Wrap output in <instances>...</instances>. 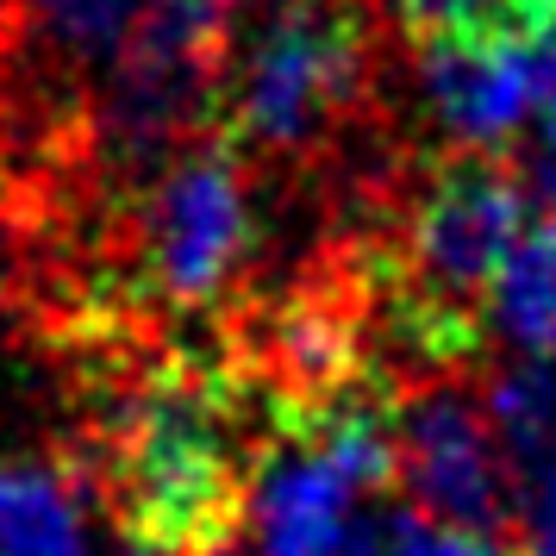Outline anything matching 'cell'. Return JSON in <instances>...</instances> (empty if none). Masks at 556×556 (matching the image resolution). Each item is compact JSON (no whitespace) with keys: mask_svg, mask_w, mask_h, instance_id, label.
I'll use <instances>...</instances> for the list:
<instances>
[{"mask_svg":"<svg viewBox=\"0 0 556 556\" xmlns=\"http://www.w3.org/2000/svg\"><path fill=\"white\" fill-rule=\"evenodd\" d=\"M106 494L126 538L156 556H201L226 544L244 513V456L231 394L201 369L138 381L106 426Z\"/></svg>","mask_w":556,"mask_h":556,"instance_id":"cell-1","label":"cell"},{"mask_svg":"<svg viewBox=\"0 0 556 556\" xmlns=\"http://www.w3.org/2000/svg\"><path fill=\"white\" fill-rule=\"evenodd\" d=\"M531 219V188L519 169L488 156L438 163L406 213V338L426 363H456L476 344V306L494 294L506 256Z\"/></svg>","mask_w":556,"mask_h":556,"instance_id":"cell-2","label":"cell"},{"mask_svg":"<svg viewBox=\"0 0 556 556\" xmlns=\"http://www.w3.org/2000/svg\"><path fill=\"white\" fill-rule=\"evenodd\" d=\"M394 481V413L363 388L301 413L294 438L251 469V556H363L376 501Z\"/></svg>","mask_w":556,"mask_h":556,"instance_id":"cell-3","label":"cell"},{"mask_svg":"<svg viewBox=\"0 0 556 556\" xmlns=\"http://www.w3.org/2000/svg\"><path fill=\"white\" fill-rule=\"evenodd\" d=\"M363 88H369V26L351 7L306 0L263 20L226 63L219 119L244 151L294 156L326 144L363 101Z\"/></svg>","mask_w":556,"mask_h":556,"instance_id":"cell-4","label":"cell"},{"mask_svg":"<svg viewBox=\"0 0 556 556\" xmlns=\"http://www.w3.org/2000/svg\"><path fill=\"white\" fill-rule=\"evenodd\" d=\"M226 0H151L106 63V94L94 138L119 156V169H151L163 151L194 144V131L219 113L231 63Z\"/></svg>","mask_w":556,"mask_h":556,"instance_id":"cell-5","label":"cell"},{"mask_svg":"<svg viewBox=\"0 0 556 556\" xmlns=\"http://www.w3.org/2000/svg\"><path fill=\"white\" fill-rule=\"evenodd\" d=\"M256 213L231 144H194L163 163L131 206V269L163 306H213L251 263Z\"/></svg>","mask_w":556,"mask_h":556,"instance_id":"cell-6","label":"cell"},{"mask_svg":"<svg viewBox=\"0 0 556 556\" xmlns=\"http://www.w3.org/2000/svg\"><path fill=\"white\" fill-rule=\"evenodd\" d=\"M394 476L438 526L494 538L513 519L506 494L513 469L494 438V419L456 388H426L394 413Z\"/></svg>","mask_w":556,"mask_h":556,"instance_id":"cell-7","label":"cell"},{"mask_svg":"<svg viewBox=\"0 0 556 556\" xmlns=\"http://www.w3.org/2000/svg\"><path fill=\"white\" fill-rule=\"evenodd\" d=\"M419 88H426L431 119L463 151H501L526 126H538V76H531L526 26L426 45Z\"/></svg>","mask_w":556,"mask_h":556,"instance_id":"cell-8","label":"cell"},{"mask_svg":"<svg viewBox=\"0 0 556 556\" xmlns=\"http://www.w3.org/2000/svg\"><path fill=\"white\" fill-rule=\"evenodd\" d=\"M0 556H94L76 469L45 456L0 463Z\"/></svg>","mask_w":556,"mask_h":556,"instance_id":"cell-9","label":"cell"},{"mask_svg":"<svg viewBox=\"0 0 556 556\" xmlns=\"http://www.w3.org/2000/svg\"><path fill=\"white\" fill-rule=\"evenodd\" d=\"M488 313L526 356H556V213H544V226H531L506 256Z\"/></svg>","mask_w":556,"mask_h":556,"instance_id":"cell-10","label":"cell"},{"mask_svg":"<svg viewBox=\"0 0 556 556\" xmlns=\"http://www.w3.org/2000/svg\"><path fill=\"white\" fill-rule=\"evenodd\" d=\"M151 0H26V20L76 63H113Z\"/></svg>","mask_w":556,"mask_h":556,"instance_id":"cell-11","label":"cell"},{"mask_svg":"<svg viewBox=\"0 0 556 556\" xmlns=\"http://www.w3.org/2000/svg\"><path fill=\"white\" fill-rule=\"evenodd\" d=\"M406 38L438 45V38H476V31H513L526 26V0H388Z\"/></svg>","mask_w":556,"mask_h":556,"instance_id":"cell-12","label":"cell"},{"mask_svg":"<svg viewBox=\"0 0 556 556\" xmlns=\"http://www.w3.org/2000/svg\"><path fill=\"white\" fill-rule=\"evenodd\" d=\"M113 556H156V551H151V544H138V538H126V544H119Z\"/></svg>","mask_w":556,"mask_h":556,"instance_id":"cell-13","label":"cell"},{"mask_svg":"<svg viewBox=\"0 0 556 556\" xmlns=\"http://www.w3.org/2000/svg\"><path fill=\"white\" fill-rule=\"evenodd\" d=\"M526 13L538 20V13H556V0H526Z\"/></svg>","mask_w":556,"mask_h":556,"instance_id":"cell-14","label":"cell"},{"mask_svg":"<svg viewBox=\"0 0 556 556\" xmlns=\"http://www.w3.org/2000/svg\"><path fill=\"white\" fill-rule=\"evenodd\" d=\"M531 151H538V156H551V163H556V151H551V144H531Z\"/></svg>","mask_w":556,"mask_h":556,"instance_id":"cell-15","label":"cell"},{"mask_svg":"<svg viewBox=\"0 0 556 556\" xmlns=\"http://www.w3.org/2000/svg\"><path fill=\"white\" fill-rule=\"evenodd\" d=\"M281 7H306V0H281Z\"/></svg>","mask_w":556,"mask_h":556,"instance_id":"cell-16","label":"cell"}]
</instances>
